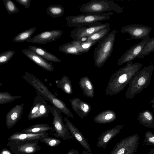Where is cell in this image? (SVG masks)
I'll list each match as a JSON object with an SVG mask.
<instances>
[{
  "instance_id": "obj_1",
  "label": "cell",
  "mask_w": 154,
  "mask_h": 154,
  "mask_svg": "<svg viewBox=\"0 0 154 154\" xmlns=\"http://www.w3.org/2000/svg\"><path fill=\"white\" fill-rule=\"evenodd\" d=\"M143 65L132 61L127 63L126 65L120 68L113 73L110 78L105 94L110 96L115 95L123 90L131 79L139 71Z\"/></svg>"
},
{
  "instance_id": "obj_2",
  "label": "cell",
  "mask_w": 154,
  "mask_h": 154,
  "mask_svg": "<svg viewBox=\"0 0 154 154\" xmlns=\"http://www.w3.org/2000/svg\"><path fill=\"white\" fill-rule=\"evenodd\" d=\"M22 76L23 79L35 89L37 93L42 96L61 112L68 117L75 118L65 103L54 95L41 81L27 72H26Z\"/></svg>"
},
{
  "instance_id": "obj_3",
  "label": "cell",
  "mask_w": 154,
  "mask_h": 154,
  "mask_svg": "<svg viewBox=\"0 0 154 154\" xmlns=\"http://www.w3.org/2000/svg\"><path fill=\"white\" fill-rule=\"evenodd\" d=\"M154 69L152 64L137 72L129 82L125 94L126 98L131 99L147 88L150 83Z\"/></svg>"
},
{
  "instance_id": "obj_4",
  "label": "cell",
  "mask_w": 154,
  "mask_h": 154,
  "mask_svg": "<svg viewBox=\"0 0 154 154\" xmlns=\"http://www.w3.org/2000/svg\"><path fill=\"white\" fill-rule=\"evenodd\" d=\"M117 31L114 30L98 43L94 52L93 58L95 66L102 67L112 53Z\"/></svg>"
},
{
  "instance_id": "obj_5",
  "label": "cell",
  "mask_w": 154,
  "mask_h": 154,
  "mask_svg": "<svg viewBox=\"0 0 154 154\" xmlns=\"http://www.w3.org/2000/svg\"><path fill=\"white\" fill-rule=\"evenodd\" d=\"M80 11L85 14H101L114 11L120 13L123 8L112 1L93 0L80 6Z\"/></svg>"
},
{
  "instance_id": "obj_6",
  "label": "cell",
  "mask_w": 154,
  "mask_h": 154,
  "mask_svg": "<svg viewBox=\"0 0 154 154\" xmlns=\"http://www.w3.org/2000/svg\"><path fill=\"white\" fill-rule=\"evenodd\" d=\"M113 12L101 14H84L69 16L65 18L69 27H79L97 25L101 24L100 22L109 19Z\"/></svg>"
},
{
  "instance_id": "obj_7",
  "label": "cell",
  "mask_w": 154,
  "mask_h": 154,
  "mask_svg": "<svg viewBox=\"0 0 154 154\" xmlns=\"http://www.w3.org/2000/svg\"><path fill=\"white\" fill-rule=\"evenodd\" d=\"M49 109L53 116L52 124L53 126V130L50 131V134L64 140L73 139L74 137L63 122L61 112L54 106L49 105Z\"/></svg>"
},
{
  "instance_id": "obj_8",
  "label": "cell",
  "mask_w": 154,
  "mask_h": 154,
  "mask_svg": "<svg viewBox=\"0 0 154 154\" xmlns=\"http://www.w3.org/2000/svg\"><path fill=\"white\" fill-rule=\"evenodd\" d=\"M50 112L49 105L45 99L42 95L37 93L32 102V105L27 116L29 120L47 118Z\"/></svg>"
},
{
  "instance_id": "obj_9",
  "label": "cell",
  "mask_w": 154,
  "mask_h": 154,
  "mask_svg": "<svg viewBox=\"0 0 154 154\" xmlns=\"http://www.w3.org/2000/svg\"><path fill=\"white\" fill-rule=\"evenodd\" d=\"M109 27H110V25L108 23H101L97 25L77 27L71 31L70 36L73 40L86 42L87 38L92 35Z\"/></svg>"
},
{
  "instance_id": "obj_10",
  "label": "cell",
  "mask_w": 154,
  "mask_h": 154,
  "mask_svg": "<svg viewBox=\"0 0 154 154\" xmlns=\"http://www.w3.org/2000/svg\"><path fill=\"white\" fill-rule=\"evenodd\" d=\"M139 136L136 134L121 140L109 154H134L136 152Z\"/></svg>"
},
{
  "instance_id": "obj_11",
  "label": "cell",
  "mask_w": 154,
  "mask_h": 154,
  "mask_svg": "<svg viewBox=\"0 0 154 154\" xmlns=\"http://www.w3.org/2000/svg\"><path fill=\"white\" fill-rule=\"evenodd\" d=\"M96 43L94 42H82L73 40L60 46L58 50L64 53L79 55L87 52Z\"/></svg>"
},
{
  "instance_id": "obj_12",
  "label": "cell",
  "mask_w": 154,
  "mask_h": 154,
  "mask_svg": "<svg viewBox=\"0 0 154 154\" xmlns=\"http://www.w3.org/2000/svg\"><path fill=\"white\" fill-rule=\"evenodd\" d=\"M38 140L15 142L8 141L7 144L14 154H33L41 149L38 145Z\"/></svg>"
},
{
  "instance_id": "obj_13",
  "label": "cell",
  "mask_w": 154,
  "mask_h": 154,
  "mask_svg": "<svg viewBox=\"0 0 154 154\" xmlns=\"http://www.w3.org/2000/svg\"><path fill=\"white\" fill-rule=\"evenodd\" d=\"M152 28L147 26L137 24L127 25L122 27L120 32L122 33H127L131 37L126 41L145 39L149 37Z\"/></svg>"
},
{
  "instance_id": "obj_14",
  "label": "cell",
  "mask_w": 154,
  "mask_h": 154,
  "mask_svg": "<svg viewBox=\"0 0 154 154\" xmlns=\"http://www.w3.org/2000/svg\"><path fill=\"white\" fill-rule=\"evenodd\" d=\"M150 37L142 40L132 46L124 53L118 60L117 65L121 66L128 63L137 57L141 54L145 45L151 40Z\"/></svg>"
},
{
  "instance_id": "obj_15",
  "label": "cell",
  "mask_w": 154,
  "mask_h": 154,
  "mask_svg": "<svg viewBox=\"0 0 154 154\" xmlns=\"http://www.w3.org/2000/svg\"><path fill=\"white\" fill-rule=\"evenodd\" d=\"M63 32L60 29H53L43 32L26 40L27 42L39 44H45L54 41L60 37Z\"/></svg>"
},
{
  "instance_id": "obj_16",
  "label": "cell",
  "mask_w": 154,
  "mask_h": 154,
  "mask_svg": "<svg viewBox=\"0 0 154 154\" xmlns=\"http://www.w3.org/2000/svg\"><path fill=\"white\" fill-rule=\"evenodd\" d=\"M21 51L28 58L45 70L51 72L54 70L52 62H48L47 60L28 48L22 49Z\"/></svg>"
},
{
  "instance_id": "obj_17",
  "label": "cell",
  "mask_w": 154,
  "mask_h": 154,
  "mask_svg": "<svg viewBox=\"0 0 154 154\" xmlns=\"http://www.w3.org/2000/svg\"><path fill=\"white\" fill-rule=\"evenodd\" d=\"M24 106V103L17 105L7 113L5 123L8 129L12 128L21 119Z\"/></svg>"
},
{
  "instance_id": "obj_18",
  "label": "cell",
  "mask_w": 154,
  "mask_h": 154,
  "mask_svg": "<svg viewBox=\"0 0 154 154\" xmlns=\"http://www.w3.org/2000/svg\"><path fill=\"white\" fill-rule=\"evenodd\" d=\"M69 101L75 112L82 119L87 116L91 111V105L78 98L70 99Z\"/></svg>"
},
{
  "instance_id": "obj_19",
  "label": "cell",
  "mask_w": 154,
  "mask_h": 154,
  "mask_svg": "<svg viewBox=\"0 0 154 154\" xmlns=\"http://www.w3.org/2000/svg\"><path fill=\"white\" fill-rule=\"evenodd\" d=\"M64 120L65 122V125L73 137L81 144L88 152L91 153L90 146L82 133L66 118L65 117Z\"/></svg>"
},
{
  "instance_id": "obj_20",
  "label": "cell",
  "mask_w": 154,
  "mask_h": 154,
  "mask_svg": "<svg viewBox=\"0 0 154 154\" xmlns=\"http://www.w3.org/2000/svg\"><path fill=\"white\" fill-rule=\"evenodd\" d=\"M49 133L32 134L17 132L11 134L8 139V141L15 142L32 141L40 140L43 137L48 136Z\"/></svg>"
},
{
  "instance_id": "obj_21",
  "label": "cell",
  "mask_w": 154,
  "mask_h": 154,
  "mask_svg": "<svg viewBox=\"0 0 154 154\" xmlns=\"http://www.w3.org/2000/svg\"><path fill=\"white\" fill-rule=\"evenodd\" d=\"M123 126V125H117L103 133L98 138L97 144V147L105 149L112 139L119 133Z\"/></svg>"
},
{
  "instance_id": "obj_22",
  "label": "cell",
  "mask_w": 154,
  "mask_h": 154,
  "mask_svg": "<svg viewBox=\"0 0 154 154\" xmlns=\"http://www.w3.org/2000/svg\"><path fill=\"white\" fill-rule=\"evenodd\" d=\"M116 118L117 115L115 112L111 109H107L97 115L93 121L97 123L106 124L114 121Z\"/></svg>"
},
{
  "instance_id": "obj_23",
  "label": "cell",
  "mask_w": 154,
  "mask_h": 154,
  "mask_svg": "<svg viewBox=\"0 0 154 154\" xmlns=\"http://www.w3.org/2000/svg\"><path fill=\"white\" fill-rule=\"evenodd\" d=\"M28 48L47 61L54 63L61 62L60 59L43 48L35 46H29Z\"/></svg>"
},
{
  "instance_id": "obj_24",
  "label": "cell",
  "mask_w": 154,
  "mask_h": 154,
  "mask_svg": "<svg viewBox=\"0 0 154 154\" xmlns=\"http://www.w3.org/2000/svg\"><path fill=\"white\" fill-rule=\"evenodd\" d=\"M79 85L85 96L90 98L94 97V86L88 77L84 76L82 77L79 81Z\"/></svg>"
},
{
  "instance_id": "obj_25",
  "label": "cell",
  "mask_w": 154,
  "mask_h": 154,
  "mask_svg": "<svg viewBox=\"0 0 154 154\" xmlns=\"http://www.w3.org/2000/svg\"><path fill=\"white\" fill-rule=\"evenodd\" d=\"M137 119L143 126L149 128L154 127V118L152 112L146 110L139 113Z\"/></svg>"
},
{
  "instance_id": "obj_26",
  "label": "cell",
  "mask_w": 154,
  "mask_h": 154,
  "mask_svg": "<svg viewBox=\"0 0 154 154\" xmlns=\"http://www.w3.org/2000/svg\"><path fill=\"white\" fill-rule=\"evenodd\" d=\"M53 128L45 123L35 124L23 130L20 132L23 133L39 134L51 131Z\"/></svg>"
},
{
  "instance_id": "obj_27",
  "label": "cell",
  "mask_w": 154,
  "mask_h": 154,
  "mask_svg": "<svg viewBox=\"0 0 154 154\" xmlns=\"http://www.w3.org/2000/svg\"><path fill=\"white\" fill-rule=\"evenodd\" d=\"M57 86L66 94L71 95L72 93V89L71 81L69 78L64 75L59 80L55 81Z\"/></svg>"
},
{
  "instance_id": "obj_28",
  "label": "cell",
  "mask_w": 154,
  "mask_h": 154,
  "mask_svg": "<svg viewBox=\"0 0 154 154\" xmlns=\"http://www.w3.org/2000/svg\"><path fill=\"white\" fill-rule=\"evenodd\" d=\"M110 30V27H109L97 32L88 37L86 42L98 43L108 35Z\"/></svg>"
},
{
  "instance_id": "obj_29",
  "label": "cell",
  "mask_w": 154,
  "mask_h": 154,
  "mask_svg": "<svg viewBox=\"0 0 154 154\" xmlns=\"http://www.w3.org/2000/svg\"><path fill=\"white\" fill-rule=\"evenodd\" d=\"M64 12V8L60 4L50 5L46 11L47 14L53 18L62 16Z\"/></svg>"
},
{
  "instance_id": "obj_30",
  "label": "cell",
  "mask_w": 154,
  "mask_h": 154,
  "mask_svg": "<svg viewBox=\"0 0 154 154\" xmlns=\"http://www.w3.org/2000/svg\"><path fill=\"white\" fill-rule=\"evenodd\" d=\"M37 28L34 27L21 32L16 35L13 41L16 42H22L26 41L31 38Z\"/></svg>"
},
{
  "instance_id": "obj_31",
  "label": "cell",
  "mask_w": 154,
  "mask_h": 154,
  "mask_svg": "<svg viewBox=\"0 0 154 154\" xmlns=\"http://www.w3.org/2000/svg\"><path fill=\"white\" fill-rule=\"evenodd\" d=\"M154 51V38L151 40L145 45L141 54L138 58L142 59Z\"/></svg>"
},
{
  "instance_id": "obj_32",
  "label": "cell",
  "mask_w": 154,
  "mask_h": 154,
  "mask_svg": "<svg viewBox=\"0 0 154 154\" xmlns=\"http://www.w3.org/2000/svg\"><path fill=\"white\" fill-rule=\"evenodd\" d=\"M21 97L18 95L12 96L8 92H0V104L11 103L14 100Z\"/></svg>"
},
{
  "instance_id": "obj_33",
  "label": "cell",
  "mask_w": 154,
  "mask_h": 154,
  "mask_svg": "<svg viewBox=\"0 0 154 154\" xmlns=\"http://www.w3.org/2000/svg\"><path fill=\"white\" fill-rule=\"evenodd\" d=\"M48 146L51 147H56L58 146L61 143L60 140L52 137L48 136H46L42 137L40 140Z\"/></svg>"
},
{
  "instance_id": "obj_34",
  "label": "cell",
  "mask_w": 154,
  "mask_h": 154,
  "mask_svg": "<svg viewBox=\"0 0 154 154\" xmlns=\"http://www.w3.org/2000/svg\"><path fill=\"white\" fill-rule=\"evenodd\" d=\"M3 2L8 14H14L19 12V8L11 0H3Z\"/></svg>"
},
{
  "instance_id": "obj_35",
  "label": "cell",
  "mask_w": 154,
  "mask_h": 154,
  "mask_svg": "<svg viewBox=\"0 0 154 154\" xmlns=\"http://www.w3.org/2000/svg\"><path fill=\"white\" fill-rule=\"evenodd\" d=\"M14 50H8L0 54V65L8 63L12 58L15 54Z\"/></svg>"
},
{
  "instance_id": "obj_36",
  "label": "cell",
  "mask_w": 154,
  "mask_h": 154,
  "mask_svg": "<svg viewBox=\"0 0 154 154\" xmlns=\"http://www.w3.org/2000/svg\"><path fill=\"white\" fill-rule=\"evenodd\" d=\"M16 1L25 8H29L30 5L31 0H16Z\"/></svg>"
},
{
  "instance_id": "obj_37",
  "label": "cell",
  "mask_w": 154,
  "mask_h": 154,
  "mask_svg": "<svg viewBox=\"0 0 154 154\" xmlns=\"http://www.w3.org/2000/svg\"><path fill=\"white\" fill-rule=\"evenodd\" d=\"M145 136L146 138L149 142L154 144V135L150 131L146 132Z\"/></svg>"
},
{
  "instance_id": "obj_38",
  "label": "cell",
  "mask_w": 154,
  "mask_h": 154,
  "mask_svg": "<svg viewBox=\"0 0 154 154\" xmlns=\"http://www.w3.org/2000/svg\"><path fill=\"white\" fill-rule=\"evenodd\" d=\"M0 154H13L8 149L3 148L0 151Z\"/></svg>"
},
{
  "instance_id": "obj_39",
  "label": "cell",
  "mask_w": 154,
  "mask_h": 154,
  "mask_svg": "<svg viewBox=\"0 0 154 154\" xmlns=\"http://www.w3.org/2000/svg\"><path fill=\"white\" fill-rule=\"evenodd\" d=\"M66 154H80L76 150L72 149L69 151Z\"/></svg>"
},
{
  "instance_id": "obj_40",
  "label": "cell",
  "mask_w": 154,
  "mask_h": 154,
  "mask_svg": "<svg viewBox=\"0 0 154 154\" xmlns=\"http://www.w3.org/2000/svg\"><path fill=\"white\" fill-rule=\"evenodd\" d=\"M149 103L151 104L152 107L153 109H154V98L149 102Z\"/></svg>"
},
{
  "instance_id": "obj_41",
  "label": "cell",
  "mask_w": 154,
  "mask_h": 154,
  "mask_svg": "<svg viewBox=\"0 0 154 154\" xmlns=\"http://www.w3.org/2000/svg\"><path fill=\"white\" fill-rule=\"evenodd\" d=\"M82 154H92L91 153H90L85 151H83Z\"/></svg>"
},
{
  "instance_id": "obj_42",
  "label": "cell",
  "mask_w": 154,
  "mask_h": 154,
  "mask_svg": "<svg viewBox=\"0 0 154 154\" xmlns=\"http://www.w3.org/2000/svg\"><path fill=\"white\" fill-rule=\"evenodd\" d=\"M53 154V153H50V154Z\"/></svg>"
},
{
  "instance_id": "obj_43",
  "label": "cell",
  "mask_w": 154,
  "mask_h": 154,
  "mask_svg": "<svg viewBox=\"0 0 154 154\" xmlns=\"http://www.w3.org/2000/svg\"><path fill=\"white\" fill-rule=\"evenodd\" d=\"M153 110L154 111V109H153Z\"/></svg>"
},
{
  "instance_id": "obj_44",
  "label": "cell",
  "mask_w": 154,
  "mask_h": 154,
  "mask_svg": "<svg viewBox=\"0 0 154 154\" xmlns=\"http://www.w3.org/2000/svg\"></svg>"
}]
</instances>
